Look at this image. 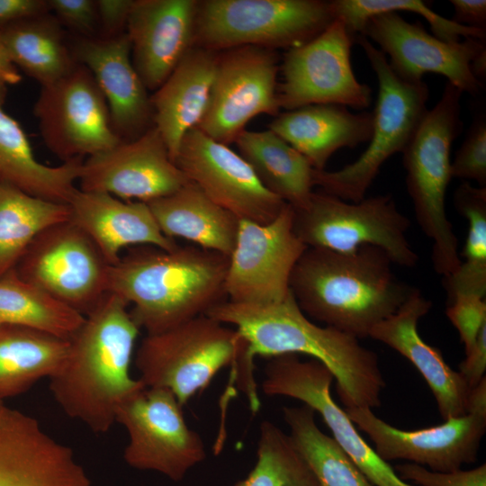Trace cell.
Listing matches in <instances>:
<instances>
[{"label": "cell", "instance_id": "obj_36", "mask_svg": "<svg viewBox=\"0 0 486 486\" xmlns=\"http://www.w3.org/2000/svg\"><path fill=\"white\" fill-rule=\"evenodd\" d=\"M458 213L468 223L457 270L444 278L448 303L460 295H486V187L460 184L453 197Z\"/></svg>", "mask_w": 486, "mask_h": 486}, {"label": "cell", "instance_id": "obj_4", "mask_svg": "<svg viewBox=\"0 0 486 486\" xmlns=\"http://www.w3.org/2000/svg\"><path fill=\"white\" fill-rule=\"evenodd\" d=\"M228 266L229 256L195 245L142 247L111 266L109 292L131 305L140 328L160 333L226 301Z\"/></svg>", "mask_w": 486, "mask_h": 486}, {"label": "cell", "instance_id": "obj_21", "mask_svg": "<svg viewBox=\"0 0 486 486\" xmlns=\"http://www.w3.org/2000/svg\"><path fill=\"white\" fill-rule=\"evenodd\" d=\"M0 486H91L70 447L32 417L0 407Z\"/></svg>", "mask_w": 486, "mask_h": 486}, {"label": "cell", "instance_id": "obj_8", "mask_svg": "<svg viewBox=\"0 0 486 486\" xmlns=\"http://www.w3.org/2000/svg\"><path fill=\"white\" fill-rule=\"evenodd\" d=\"M336 19L331 1H199L194 46L220 52L241 46L276 50L302 45Z\"/></svg>", "mask_w": 486, "mask_h": 486}, {"label": "cell", "instance_id": "obj_41", "mask_svg": "<svg viewBox=\"0 0 486 486\" xmlns=\"http://www.w3.org/2000/svg\"><path fill=\"white\" fill-rule=\"evenodd\" d=\"M446 316L457 329L465 355L473 347L482 328L486 326V301L474 295H460L447 306Z\"/></svg>", "mask_w": 486, "mask_h": 486}, {"label": "cell", "instance_id": "obj_11", "mask_svg": "<svg viewBox=\"0 0 486 486\" xmlns=\"http://www.w3.org/2000/svg\"><path fill=\"white\" fill-rule=\"evenodd\" d=\"M182 409L169 390L146 386L119 405L115 422L129 435L123 458L130 466L179 482L205 459L204 443Z\"/></svg>", "mask_w": 486, "mask_h": 486}, {"label": "cell", "instance_id": "obj_37", "mask_svg": "<svg viewBox=\"0 0 486 486\" xmlns=\"http://www.w3.org/2000/svg\"><path fill=\"white\" fill-rule=\"evenodd\" d=\"M235 486H319L310 467L289 434L270 421H263L256 462L246 478Z\"/></svg>", "mask_w": 486, "mask_h": 486}, {"label": "cell", "instance_id": "obj_23", "mask_svg": "<svg viewBox=\"0 0 486 486\" xmlns=\"http://www.w3.org/2000/svg\"><path fill=\"white\" fill-rule=\"evenodd\" d=\"M197 0H133L126 33L131 61L155 92L194 46Z\"/></svg>", "mask_w": 486, "mask_h": 486}, {"label": "cell", "instance_id": "obj_43", "mask_svg": "<svg viewBox=\"0 0 486 486\" xmlns=\"http://www.w3.org/2000/svg\"><path fill=\"white\" fill-rule=\"evenodd\" d=\"M133 0H96L98 37L114 38L126 33Z\"/></svg>", "mask_w": 486, "mask_h": 486}, {"label": "cell", "instance_id": "obj_31", "mask_svg": "<svg viewBox=\"0 0 486 486\" xmlns=\"http://www.w3.org/2000/svg\"><path fill=\"white\" fill-rule=\"evenodd\" d=\"M235 143L266 189L293 209L308 202L313 193L314 169L290 144L269 129L244 130Z\"/></svg>", "mask_w": 486, "mask_h": 486}, {"label": "cell", "instance_id": "obj_33", "mask_svg": "<svg viewBox=\"0 0 486 486\" xmlns=\"http://www.w3.org/2000/svg\"><path fill=\"white\" fill-rule=\"evenodd\" d=\"M69 218L68 204L0 182V276L14 269L40 232Z\"/></svg>", "mask_w": 486, "mask_h": 486}, {"label": "cell", "instance_id": "obj_6", "mask_svg": "<svg viewBox=\"0 0 486 486\" xmlns=\"http://www.w3.org/2000/svg\"><path fill=\"white\" fill-rule=\"evenodd\" d=\"M462 94L446 82L439 101L428 110L401 152L415 217L432 240V265L443 278L461 263L458 238L446 215V194L452 178L451 147L463 129Z\"/></svg>", "mask_w": 486, "mask_h": 486}, {"label": "cell", "instance_id": "obj_44", "mask_svg": "<svg viewBox=\"0 0 486 486\" xmlns=\"http://www.w3.org/2000/svg\"><path fill=\"white\" fill-rule=\"evenodd\" d=\"M49 12L48 0H0V31L32 16Z\"/></svg>", "mask_w": 486, "mask_h": 486}, {"label": "cell", "instance_id": "obj_17", "mask_svg": "<svg viewBox=\"0 0 486 486\" xmlns=\"http://www.w3.org/2000/svg\"><path fill=\"white\" fill-rule=\"evenodd\" d=\"M262 391L267 396L299 400L318 412L333 438L374 486H414L399 478L360 436L348 415L333 400L334 376L319 360H301L297 354L270 357L264 369Z\"/></svg>", "mask_w": 486, "mask_h": 486}, {"label": "cell", "instance_id": "obj_29", "mask_svg": "<svg viewBox=\"0 0 486 486\" xmlns=\"http://www.w3.org/2000/svg\"><path fill=\"white\" fill-rule=\"evenodd\" d=\"M6 85L0 83V182L32 195L68 204L78 182L83 158L46 166L35 157L20 124L3 108Z\"/></svg>", "mask_w": 486, "mask_h": 486}, {"label": "cell", "instance_id": "obj_10", "mask_svg": "<svg viewBox=\"0 0 486 486\" xmlns=\"http://www.w3.org/2000/svg\"><path fill=\"white\" fill-rule=\"evenodd\" d=\"M110 268L90 237L68 220L40 232L14 270L23 280L86 316L109 292Z\"/></svg>", "mask_w": 486, "mask_h": 486}, {"label": "cell", "instance_id": "obj_39", "mask_svg": "<svg viewBox=\"0 0 486 486\" xmlns=\"http://www.w3.org/2000/svg\"><path fill=\"white\" fill-rule=\"evenodd\" d=\"M452 178L474 181L486 187V114L474 115L454 159L451 162Z\"/></svg>", "mask_w": 486, "mask_h": 486}, {"label": "cell", "instance_id": "obj_46", "mask_svg": "<svg viewBox=\"0 0 486 486\" xmlns=\"http://www.w3.org/2000/svg\"><path fill=\"white\" fill-rule=\"evenodd\" d=\"M455 23L486 31L485 0H450Z\"/></svg>", "mask_w": 486, "mask_h": 486}, {"label": "cell", "instance_id": "obj_15", "mask_svg": "<svg viewBox=\"0 0 486 486\" xmlns=\"http://www.w3.org/2000/svg\"><path fill=\"white\" fill-rule=\"evenodd\" d=\"M42 140L63 162L90 157L122 142L115 134L107 102L84 65L41 86L34 104Z\"/></svg>", "mask_w": 486, "mask_h": 486}, {"label": "cell", "instance_id": "obj_7", "mask_svg": "<svg viewBox=\"0 0 486 486\" xmlns=\"http://www.w3.org/2000/svg\"><path fill=\"white\" fill-rule=\"evenodd\" d=\"M364 50L378 79L373 112V132L367 148L354 162L335 170H313V186L346 202H357L376 178L382 166L401 153L428 112V85L410 82L396 75L387 58L362 35L356 40Z\"/></svg>", "mask_w": 486, "mask_h": 486}, {"label": "cell", "instance_id": "obj_27", "mask_svg": "<svg viewBox=\"0 0 486 486\" xmlns=\"http://www.w3.org/2000/svg\"><path fill=\"white\" fill-rule=\"evenodd\" d=\"M218 54L194 46L150 95L154 126L174 161L183 138L205 112Z\"/></svg>", "mask_w": 486, "mask_h": 486}, {"label": "cell", "instance_id": "obj_25", "mask_svg": "<svg viewBox=\"0 0 486 486\" xmlns=\"http://www.w3.org/2000/svg\"><path fill=\"white\" fill-rule=\"evenodd\" d=\"M68 205L69 220L90 237L111 266L128 247L146 245L171 250L178 246L163 234L147 202L76 188Z\"/></svg>", "mask_w": 486, "mask_h": 486}, {"label": "cell", "instance_id": "obj_2", "mask_svg": "<svg viewBox=\"0 0 486 486\" xmlns=\"http://www.w3.org/2000/svg\"><path fill=\"white\" fill-rule=\"evenodd\" d=\"M129 304L108 292L69 339L68 357L50 378V392L70 418L104 434L115 423L119 405L145 387L130 366L140 328Z\"/></svg>", "mask_w": 486, "mask_h": 486}, {"label": "cell", "instance_id": "obj_24", "mask_svg": "<svg viewBox=\"0 0 486 486\" xmlns=\"http://www.w3.org/2000/svg\"><path fill=\"white\" fill-rule=\"evenodd\" d=\"M432 302L417 289L399 310L373 328L369 338L406 357L428 382L446 420L467 413L471 388L459 372L445 361L439 349L427 344L418 330V320L430 310Z\"/></svg>", "mask_w": 486, "mask_h": 486}, {"label": "cell", "instance_id": "obj_19", "mask_svg": "<svg viewBox=\"0 0 486 486\" xmlns=\"http://www.w3.org/2000/svg\"><path fill=\"white\" fill-rule=\"evenodd\" d=\"M175 163L189 181L239 220L268 223L287 204L262 185L238 153L196 127L183 138Z\"/></svg>", "mask_w": 486, "mask_h": 486}, {"label": "cell", "instance_id": "obj_47", "mask_svg": "<svg viewBox=\"0 0 486 486\" xmlns=\"http://www.w3.org/2000/svg\"><path fill=\"white\" fill-rule=\"evenodd\" d=\"M22 80L20 70L10 59L4 47L0 41V83L16 85Z\"/></svg>", "mask_w": 486, "mask_h": 486}, {"label": "cell", "instance_id": "obj_16", "mask_svg": "<svg viewBox=\"0 0 486 486\" xmlns=\"http://www.w3.org/2000/svg\"><path fill=\"white\" fill-rule=\"evenodd\" d=\"M292 220V207L286 204L268 223L239 220L225 278L227 301L269 304L289 294L292 269L307 248L294 233Z\"/></svg>", "mask_w": 486, "mask_h": 486}, {"label": "cell", "instance_id": "obj_38", "mask_svg": "<svg viewBox=\"0 0 486 486\" xmlns=\"http://www.w3.org/2000/svg\"><path fill=\"white\" fill-rule=\"evenodd\" d=\"M331 3L336 18H340L356 36L371 17L405 11L425 18L432 34L444 41L457 42L465 38H486V31L455 23L435 13L426 2L420 0H332Z\"/></svg>", "mask_w": 486, "mask_h": 486}, {"label": "cell", "instance_id": "obj_32", "mask_svg": "<svg viewBox=\"0 0 486 486\" xmlns=\"http://www.w3.org/2000/svg\"><path fill=\"white\" fill-rule=\"evenodd\" d=\"M69 339L39 329L0 325V401L20 395L65 363Z\"/></svg>", "mask_w": 486, "mask_h": 486}, {"label": "cell", "instance_id": "obj_34", "mask_svg": "<svg viewBox=\"0 0 486 486\" xmlns=\"http://www.w3.org/2000/svg\"><path fill=\"white\" fill-rule=\"evenodd\" d=\"M283 416L319 486H374L335 439L320 429L310 407H284Z\"/></svg>", "mask_w": 486, "mask_h": 486}, {"label": "cell", "instance_id": "obj_42", "mask_svg": "<svg viewBox=\"0 0 486 486\" xmlns=\"http://www.w3.org/2000/svg\"><path fill=\"white\" fill-rule=\"evenodd\" d=\"M50 12L70 36L98 37L96 0H48Z\"/></svg>", "mask_w": 486, "mask_h": 486}, {"label": "cell", "instance_id": "obj_45", "mask_svg": "<svg viewBox=\"0 0 486 486\" xmlns=\"http://www.w3.org/2000/svg\"><path fill=\"white\" fill-rule=\"evenodd\" d=\"M486 370V326L479 333L477 340L459 365V373L472 389L484 377Z\"/></svg>", "mask_w": 486, "mask_h": 486}, {"label": "cell", "instance_id": "obj_18", "mask_svg": "<svg viewBox=\"0 0 486 486\" xmlns=\"http://www.w3.org/2000/svg\"><path fill=\"white\" fill-rule=\"evenodd\" d=\"M359 35L376 43L393 72L404 80L418 82L424 74L436 73L472 96L484 88L472 74L470 66L475 56L486 49L485 40L465 38L446 42L428 33L420 21L409 22L398 13L371 17Z\"/></svg>", "mask_w": 486, "mask_h": 486}, {"label": "cell", "instance_id": "obj_9", "mask_svg": "<svg viewBox=\"0 0 486 486\" xmlns=\"http://www.w3.org/2000/svg\"><path fill=\"white\" fill-rule=\"evenodd\" d=\"M292 210L294 233L306 247L351 252L374 246L393 265L418 264V256L407 238L410 221L389 194L353 202L313 192L304 206Z\"/></svg>", "mask_w": 486, "mask_h": 486}, {"label": "cell", "instance_id": "obj_14", "mask_svg": "<svg viewBox=\"0 0 486 486\" xmlns=\"http://www.w3.org/2000/svg\"><path fill=\"white\" fill-rule=\"evenodd\" d=\"M279 60L276 50L259 46L219 52L208 104L196 128L229 146L256 115L277 116Z\"/></svg>", "mask_w": 486, "mask_h": 486}, {"label": "cell", "instance_id": "obj_3", "mask_svg": "<svg viewBox=\"0 0 486 486\" xmlns=\"http://www.w3.org/2000/svg\"><path fill=\"white\" fill-rule=\"evenodd\" d=\"M392 265L374 246L351 252L307 247L292 269L289 288L308 318L364 338L418 289L398 279Z\"/></svg>", "mask_w": 486, "mask_h": 486}, {"label": "cell", "instance_id": "obj_26", "mask_svg": "<svg viewBox=\"0 0 486 486\" xmlns=\"http://www.w3.org/2000/svg\"><path fill=\"white\" fill-rule=\"evenodd\" d=\"M373 112H351L340 104H312L279 113L268 129L300 152L315 170H324L343 148L369 142Z\"/></svg>", "mask_w": 486, "mask_h": 486}, {"label": "cell", "instance_id": "obj_35", "mask_svg": "<svg viewBox=\"0 0 486 486\" xmlns=\"http://www.w3.org/2000/svg\"><path fill=\"white\" fill-rule=\"evenodd\" d=\"M85 316L21 278L14 269L0 276V325H17L70 339Z\"/></svg>", "mask_w": 486, "mask_h": 486}, {"label": "cell", "instance_id": "obj_30", "mask_svg": "<svg viewBox=\"0 0 486 486\" xmlns=\"http://www.w3.org/2000/svg\"><path fill=\"white\" fill-rule=\"evenodd\" d=\"M0 41L14 66L40 87L60 80L78 63L68 33L50 12L1 30Z\"/></svg>", "mask_w": 486, "mask_h": 486}, {"label": "cell", "instance_id": "obj_49", "mask_svg": "<svg viewBox=\"0 0 486 486\" xmlns=\"http://www.w3.org/2000/svg\"><path fill=\"white\" fill-rule=\"evenodd\" d=\"M3 405H4V403L0 401V407L3 406Z\"/></svg>", "mask_w": 486, "mask_h": 486}, {"label": "cell", "instance_id": "obj_13", "mask_svg": "<svg viewBox=\"0 0 486 486\" xmlns=\"http://www.w3.org/2000/svg\"><path fill=\"white\" fill-rule=\"evenodd\" d=\"M354 424L366 433L385 462L407 460L436 472H453L476 462L486 431V378L471 389L467 413L417 430L392 427L369 408H346Z\"/></svg>", "mask_w": 486, "mask_h": 486}, {"label": "cell", "instance_id": "obj_22", "mask_svg": "<svg viewBox=\"0 0 486 486\" xmlns=\"http://www.w3.org/2000/svg\"><path fill=\"white\" fill-rule=\"evenodd\" d=\"M69 42L76 60L88 68L102 91L122 141L154 126L150 95L132 64L127 33L109 39L69 35Z\"/></svg>", "mask_w": 486, "mask_h": 486}, {"label": "cell", "instance_id": "obj_48", "mask_svg": "<svg viewBox=\"0 0 486 486\" xmlns=\"http://www.w3.org/2000/svg\"><path fill=\"white\" fill-rule=\"evenodd\" d=\"M470 67L473 76L484 85L486 79V49L475 56Z\"/></svg>", "mask_w": 486, "mask_h": 486}, {"label": "cell", "instance_id": "obj_28", "mask_svg": "<svg viewBox=\"0 0 486 486\" xmlns=\"http://www.w3.org/2000/svg\"><path fill=\"white\" fill-rule=\"evenodd\" d=\"M147 204L167 238H184L229 257L233 252L239 220L212 202L191 181L175 193Z\"/></svg>", "mask_w": 486, "mask_h": 486}, {"label": "cell", "instance_id": "obj_1", "mask_svg": "<svg viewBox=\"0 0 486 486\" xmlns=\"http://www.w3.org/2000/svg\"><path fill=\"white\" fill-rule=\"evenodd\" d=\"M205 315L233 326L248 344L249 359L254 361L256 356L307 355L330 370L346 408L381 405L386 384L376 353L351 335L312 322L291 292L282 301L269 304L224 301Z\"/></svg>", "mask_w": 486, "mask_h": 486}, {"label": "cell", "instance_id": "obj_40", "mask_svg": "<svg viewBox=\"0 0 486 486\" xmlns=\"http://www.w3.org/2000/svg\"><path fill=\"white\" fill-rule=\"evenodd\" d=\"M393 470L400 479L420 486H486V464L467 471H430L417 464H402Z\"/></svg>", "mask_w": 486, "mask_h": 486}, {"label": "cell", "instance_id": "obj_5", "mask_svg": "<svg viewBox=\"0 0 486 486\" xmlns=\"http://www.w3.org/2000/svg\"><path fill=\"white\" fill-rule=\"evenodd\" d=\"M247 349L246 340L234 328L204 314L163 332L147 334L136 351L135 365L146 387L169 390L183 407L221 369L230 366L256 411L259 399L255 365Z\"/></svg>", "mask_w": 486, "mask_h": 486}, {"label": "cell", "instance_id": "obj_12", "mask_svg": "<svg viewBox=\"0 0 486 486\" xmlns=\"http://www.w3.org/2000/svg\"><path fill=\"white\" fill-rule=\"evenodd\" d=\"M355 35L336 18L306 43L287 50L280 65L277 86L280 109L312 104H340L364 110L372 103V89L359 82L351 64Z\"/></svg>", "mask_w": 486, "mask_h": 486}, {"label": "cell", "instance_id": "obj_20", "mask_svg": "<svg viewBox=\"0 0 486 486\" xmlns=\"http://www.w3.org/2000/svg\"><path fill=\"white\" fill-rule=\"evenodd\" d=\"M78 182L82 191L147 202L171 194L190 181L170 157L158 130L152 126L133 140L88 157Z\"/></svg>", "mask_w": 486, "mask_h": 486}]
</instances>
